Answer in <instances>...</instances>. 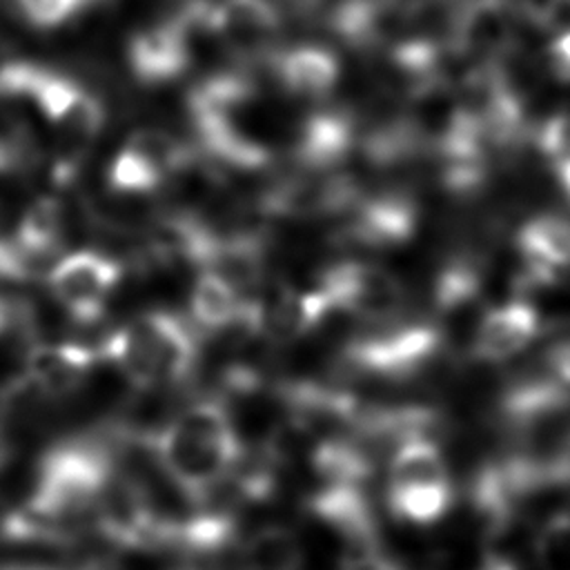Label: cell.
I'll return each mask as SVG.
<instances>
[{"label":"cell","instance_id":"27","mask_svg":"<svg viewBox=\"0 0 570 570\" xmlns=\"http://www.w3.org/2000/svg\"><path fill=\"white\" fill-rule=\"evenodd\" d=\"M554 174H557V180H559V185H561L566 198L570 200V163L554 167Z\"/></svg>","mask_w":570,"mask_h":570},{"label":"cell","instance_id":"17","mask_svg":"<svg viewBox=\"0 0 570 570\" xmlns=\"http://www.w3.org/2000/svg\"><path fill=\"white\" fill-rule=\"evenodd\" d=\"M450 481L448 463L434 439H412L390 454L387 485H419Z\"/></svg>","mask_w":570,"mask_h":570},{"label":"cell","instance_id":"18","mask_svg":"<svg viewBox=\"0 0 570 570\" xmlns=\"http://www.w3.org/2000/svg\"><path fill=\"white\" fill-rule=\"evenodd\" d=\"M303 546L283 525L261 528L240 548V570H303Z\"/></svg>","mask_w":570,"mask_h":570},{"label":"cell","instance_id":"26","mask_svg":"<svg viewBox=\"0 0 570 570\" xmlns=\"http://www.w3.org/2000/svg\"><path fill=\"white\" fill-rule=\"evenodd\" d=\"M546 365L557 376V381H561L566 387H570V336L548 350Z\"/></svg>","mask_w":570,"mask_h":570},{"label":"cell","instance_id":"9","mask_svg":"<svg viewBox=\"0 0 570 570\" xmlns=\"http://www.w3.org/2000/svg\"><path fill=\"white\" fill-rule=\"evenodd\" d=\"M127 60L131 73L147 85L180 76L191 60V51L178 18L138 29L127 42Z\"/></svg>","mask_w":570,"mask_h":570},{"label":"cell","instance_id":"20","mask_svg":"<svg viewBox=\"0 0 570 570\" xmlns=\"http://www.w3.org/2000/svg\"><path fill=\"white\" fill-rule=\"evenodd\" d=\"M452 503V481L419 483V485H387L390 512L412 525H430L439 521Z\"/></svg>","mask_w":570,"mask_h":570},{"label":"cell","instance_id":"15","mask_svg":"<svg viewBox=\"0 0 570 570\" xmlns=\"http://www.w3.org/2000/svg\"><path fill=\"white\" fill-rule=\"evenodd\" d=\"M247 296L212 272H198L189 289V309L203 332H227L238 325Z\"/></svg>","mask_w":570,"mask_h":570},{"label":"cell","instance_id":"16","mask_svg":"<svg viewBox=\"0 0 570 570\" xmlns=\"http://www.w3.org/2000/svg\"><path fill=\"white\" fill-rule=\"evenodd\" d=\"M309 465L321 485H363L372 474V454L352 436L316 441Z\"/></svg>","mask_w":570,"mask_h":570},{"label":"cell","instance_id":"21","mask_svg":"<svg viewBox=\"0 0 570 570\" xmlns=\"http://www.w3.org/2000/svg\"><path fill=\"white\" fill-rule=\"evenodd\" d=\"M532 552L541 570H570V512H554L541 523Z\"/></svg>","mask_w":570,"mask_h":570},{"label":"cell","instance_id":"3","mask_svg":"<svg viewBox=\"0 0 570 570\" xmlns=\"http://www.w3.org/2000/svg\"><path fill=\"white\" fill-rule=\"evenodd\" d=\"M111 450L94 441H73L49 450L38 465L29 497L56 510L71 525L94 519L98 494L116 470Z\"/></svg>","mask_w":570,"mask_h":570},{"label":"cell","instance_id":"8","mask_svg":"<svg viewBox=\"0 0 570 570\" xmlns=\"http://www.w3.org/2000/svg\"><path fill=\"white\" fill-rule=\"evenodd\" d=\"M345 214L347 220L336 234L350 243L376 249L407 243L419 223L416 205L399 191H385L372 198L361 196Z\"/></svg>","mask_w":570,"mask_h":570},{"label":"cell","instance_id":"5","mask_svg":"<svg viewBox=\"0 0 570 570\" xmlns=\"http://www.w3.org/2000/svg\"><path fill=\"white\" fill-rule=\"evenodd\" d=\"M122 263L111 254L80 249L60 256L49 272L47 283L73 327H80L100 321L111 292L122 281Z\"/></svg>","mask_w":570,"mask_h":570},{"label":"cell","instance_id":"12","mask_svg":"<svg viewBox=\"0 0 570 570\" xmlns=\"http://www.w3.org/2000/svg\"><path fill=\"white\" fill-rule=\"evenodd\" d=\"M354 147V125L343 111H318L305 120L294 147L305 171H334Z\"/></svg>","mask_w":570,"mask_h":570},{"label":"cell","instance_id":"25","mask_svg":"<svg viewBox=\"0 0 570 570\" xmlns=\"http://www.w3.org/2000/svg\"><path fill=\"white\" fill-rule=\"evenodd\" d=\"M548 62L557 78L570 82V27L563 29L548 47Z\"/></svg>","mask_w":570,"mask_h":570},{"label":"cell","instance_id":"14","mask_svg":"<svg viewBox=\"0 0 570 570\" xmlns=\"http://www.w3.org/2000/svg\"><path fill=\"white\" fill-rule=\"evenodd\" d=\"M517 249L523 263L561 274L570 267V220L557 214L525 220L517 234Z\"/></svg>","mask_w":570,"mask_h":570},{"label":"cell","instance_id":"23","mask_svg":"<svg viewBox=\"0 0 570 570\" xmlns=\"http://www.w3.org/2000/svg\"><path fill=\"white\" fill-rule=\"evenodd\" d=\"M336 570H405L381 541H365L345 546Z\"/></svg>","mask_w":570,"mask_h":570},{"label":"cell","instance_id":"7","mask_svg":"<svg viewBox=\"0 0 570 570\" xmlns=\"http://www.w3.org/2000/svg\"><path fill=\"white\" fill-rule=\"evenodd\" d=\"M541 332V314L534 303L510 298L485 309L470 336V354L479 363H503L521 354Z\"/></svg>","mask_w":570,"mask_h":570},{"label":"cell","instance_id":"1","mask_svg":"<svg viewBox=\"0 0 570 570\" xmlns=\"http://www.w3.org/2000/svg\"><path fill=\"white\" fill-rule=\"evenodd\" d=\"M140 445L163 476L194 503L207 499L232 474L245 450L220 396L187 403Z\"/></svg>","mask_w":570,"mask_h":570},{"label":"cell","instance_id":"2","mask_svg":"<svg viewBox=\"0 0 570 570\" xmlns=\"http://www.w3.org/2000/svg\"><path fill=\"white\" fill-rule=\"evenodd\" d=\"M105 361L114 363L136 390L149 392L183 383L196 367L198 343L180 316L154 309L114 327Z\"/></svg>","mask_w":570,"mask_h":570},{"label":"cell","instance_id":"11","mask_svg":"<svg viewBox=\"0 0 570 570\" xmlns=\"http://www.w3.org/2000/svg\"><path fill=\"white\" fill-rule=\"evenodd\" d=\"M214 31L236 53L263 51L276 29L278 11L269 0H220L212 4Z\"/></svg>","mask_w":570,"mask_h":570},{"label":"cell","instance_id":"4","mask_svg":"<svg viewBox=\"0 0 570 570\" xmlns=\"http://www.w3.org/2000/svg\"><path fill=\"white\" fill-rule=\"evenodd\" d=\"M445 345L436 323H383L343 347V363L383 381H407L423 372Z\"/></svg>","mask_w":570,"mask_h":570},{"label":"cell","instance_id":"24","mask_svg":"<svg viewBox=\"0 0 570 570\" xmlns=\"http://www.w3.org/2000/svg\"><path fill=\"white\" fill-rule=\"evenodd\" d=\"M36 318H33V307L24 305L22 301H11L0 296V338L9 332H33Z\"/></svg>","mask_w":570,"mask_h":570},{"label":"cell","instance_id":"13","mask_svg":"<svg viewBox=\"0 0 570 570\" xmlns=\"http://www.w3.org/2000/svg\"><path fill=\"white\" fill-rule=\"evenodd\" d=\"M274 71L285 91L298 98L316 100L336 87L341 65L332 51L301 45L281 53L274 62Z\"/></svg>","mask_w":570,"mask_h":570},{"label":"cell","instance_id":"10","mask_svg":"<svg viewBox=\"0 0 570 570\" xmlns=\"http://www.w3.org/2000/svg\"><path fill=\"white\" fill-rule=\"evenodd\" d=\"M100 358L78 341L36 343L24 356L27 374L49 399L71 394Z\"/></svg>","mask_w":570,"mask_h":570},{"label":"cell","instance_id":"19","mask_svg":"<svg viewBox=\"0 0 570 570\" xmlns=\"http://www.w3.org/2000/svg\"><path fill=\"white\" fill-rule=\"evenodd\" d=\"M65 232H67V214L62 203L56 196H38L33 203L27 205L22 212L13 236L24 243L27 247L62 256L60 249L65 245Z\"/></svg>","mask_w":570,"mask_h":570},{"label":"cell","instance_id":"22","mask_svg":"<svg viewBox=\"0 0 570 570\" xmlns=\"http://www.w3.org/2000/svg\"><path fill=\"white\" fill-rule=\"evenodd\" d=\"M537 147L554 167L570 163V111L548 116L537 129Z\"/></svg>","mask_w":570,"mask_h":570},{"label":"cell","instance_id":"6","mask_svg":"<svg viewBox=\"0 0 570 570\" xmlns=\"http://www.w3.org/2000/svg\"><path fill=\"white\" fill-rule=\"evenodd\" d=\"M525 24H539L532 2L468 0L454 16L450 40L461 56L494 62L514 49Z\"/></svg>","mask_w":570,"mask_h":570}]
</instances>
